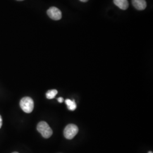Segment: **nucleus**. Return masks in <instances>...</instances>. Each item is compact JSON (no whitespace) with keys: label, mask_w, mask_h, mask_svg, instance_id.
Masks as SVG:
<instances>
[{"label":"nucleus","mask_w":153,"mask_h":153,"mask_svg":"<svg viewBox=\"0 0 153 153\" xmlns=\"http://www.w3.org/2000/svg\"><path fill=\"white\" fill-rule=\"evenodd\" d=\"M49 18L55 21H59L62 18L61 11L56 7H51L47 11Z\"/></svg>","instance_id":"20e7f679"},{"label":"nucleus","mask_w":153,"mask_h":153,"mask_svg":"<svg viewBox=\"0 0 153 153\" xmlns=\"http://www.w3.org/2000/svg\"><path fill=\"white\" fill-rule=\"evenodd\" d=\"M57 100H58V102L59 103H62L64 101V99H63V98H62V97H60V98H59L57 99Z\"/></svg>","instance_id":"1a4fd4ad"},{"label":"nucleus","mask_w":153,"mask_h":153,"mask_svg":"<svg viewBox=\"0 0 153 153\" xmlns=\"http://www.w3.org/2000/svg\"><path fill=\"white\" fill-rule=\"evenodd\" d=\"M114 3L121 10H126L129 6V2L127 0H114Z\"/></svg>","instance_id":"423d86ee"},{"label":"nucleus","mask_w":153,"mask_h":153,"mask_svg":"<svg viewBox=\"0 0 153 153\" xmlns=\"http://www.w3.org/2000/svg\"><path fill=\"white\" fill-rule=\"evenodd\" d=\"M37 130L45 138H48L53 134L52 129L45 121H41L39 123L37 126Z\"/></svg>","instance_id":"f257e3e1"},{"label":"nucleus","mask_w":153,"mask_h":153,"mask_svg":"<svg viewBox=\"0 0 153 153\" xmlns=\"http://www.w3.org/2000/svg\"><path fill=\"white\" fill-rule=\"evenodd\" d=\"M65 103L67 105L68 108L71 111H74L76 109V104L74 100H71L70 99H66Z\"/></svg>","instance_id":"0eeeda50"},{"label":"nucleus","mask_w":153,"mask_h":153,"mask_svg":"<svg viewBox=\"0 0 153 153\" xmlns=\"http://www.w3.org/2000/svg\"><path fill=\"white\" fill-rule=\"evenodd\" d=\"M57 91L56 90H51L48 91V92L46 93V97L48 99H53L56 97V95L57 94Z\"/></svg>","instance_id":"6e6552de"},{"label":"nucleus","mask_w":153,"mask_h":153,"mask_svg":"<svg viewBox=\"0 0 153 153\" xmlns=\"http://www.w3.org/2000/svg\"><path fill=\"white\" fill-rule=\"evenodd\" d=\"M17 1H23V0H17Z\"/></svg>","instance_id":"4468645a"},{"label":"nucleus","mask_w":153,"mask_h":153,"mask_svg":"<svg viewBox=\"0 0 153 153\" xmlns=\"http://www.w3.org/2000/svg\"><path fill=\"white\" fill-rule=\"evenodd\" d=\"M81 2H88V0H79Z\"/></svg>","instance_id":"9b49d317"},{"label":"nucleus","mask_w":153,"mask_h":153,"mask_svg":"<svg viewBox=\"0 0 153 153\" xmlns=\"http://www.w3.org/2000/svg\"><path fill=\"white\" fill-rule=\"evenodd\" d=\"M132 5L138 10H143L146 7V2L145 0H132Z\"/></svg>","instance_id":"39448f33"},{"label":"nucleus","mask_w":153,"mask_h":153,"mask_svg":"<svg viewBox=\"0 0 153 153\" xmlns=\"http://www.w3.org/2000/svg\"><path fill=\"white\" fill-rule=\"evenodd\" d=\"M2 119L1 116L0 115V129H1V126H2Z\"/></svg>","instance_id":"9d476101"},{"label":"nucleus","mask_w":153,"mask_h":153,"mask_svg":"<svg viewBox=\"0 0 153 153\" xmlns=\"http://www.w3.org/2000/svg\"><path fill=\"white\" fill-rule=\"evenodd\" d=\"M148 153H153V152H151V151H150V152H148Z\"/></svg>","instance_id":"f8f14e48"},{"label":"nucleus","mask_w":153,"mask_h":153,"mask_svg":"<svg viewBox=\"0 0 153 153\" xmlns=\"http://www.w3.org/2000/svg\"><path fill=\"white\" fill-rule=\"evenodd\" d=\"M78 132V128L73 124H70L66 126L64 131V135L66 139L71 140Z\"/></svg>","instance_id":"7ed1b4c3"},{"label":"nucleus","mask_w":153,"mask_h":153,"mask_svg":"<svg viewBox=\"0 0 153 153\" xmlns=\"http://www.w3.org/2000/svg\"><path fill=\"white\" fill-rule=\"evenodd\" d=\"M18 153V152H13V153Z\"/></svg>","instance_id":"ddd939ff"},{"label":"nucleus","mask_w":153,"mask_h":153,"mask_svg":"<svg viewBox=\"0 0 153 153\" xmlns=\"http://www.w3.org/2000/svg\"><path fill=\"white\" fill-rule=\"evenodd\" d=\"M20 107L21 109L27 114L32 112L34 107L33 99L28 97L23 98L20 101Z\"/></svg>","instance_id":"f03ea898"}]
</instances>
